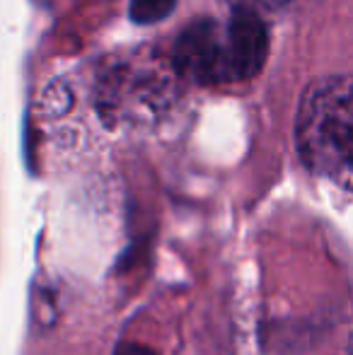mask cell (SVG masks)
I'll list each match as a JSON object with an SVG mask.
<instances>
[{
  "label": "cell",
  "instance_id": "cell-3",
  "mask_svg": "<svg viewBox=\"0 0 353 355\" xmlns=\"http://www.w3.org/2000/svg\"><path fill=\"white\" fill-rule=\"evenodd\" d=\"M177 0H128V15L136 24H155L170 17Z\"/></svg>",
  "mask_w": 353,
  "mask_h": 355
},
{
  "label": "cell",
  "instance_id": "cell-4",
  "mask_svg": "<svg viewBox=\"0 0 353 355\" xmlns=\"http://www.w3.org/2000/svg\"><path fill=\"white\" fill-rule=\"evenodd\" d=\"M235 5V10H252V12L259 15V10H278V8H286L291 5L293 0H230Z\"/></svg>",
  "mask_w": 353,
  "mask_h": 355
},
{
  "label": "cell",
  "instance_id": "cell-5",
  "mask_svg": "<svg viewBox=\"0 0 353 355\" xmlns=\"http://www.w3.org/2000/svg\"><path fill=\"white\" fill-rule=\"evenodd\" d=\"M114 355H157V353L148 346H141V343H121Z\"/></svg>",
  "mask_w": 353,
  "mask_h": 355
},
{
  "label": "cell",
  "instance_id": "cell-1",
  "mask_svg": "<svg viewBox=\"0 0 353 355\" xmlns=\"http://www.w3.org/2000/svg\"><path fill=\"white\" fill-rule=\"evenodd\" d=\"M268 58V29L252 10L230 15L227 22L201 17L175 44V68L198 85L242 83L261 73Z\"/></svg>",
  "mask_w": 353,
  "mask_h": 355
},
{
  "label": "cell",
  "instance_id": "cell-2",
  "mask_svg": "<svg viewBox=\"0 0 353 355\" xmlns=\"http://www.w3.org/2000/svg\"><path fill=\"white\" fill-rule=\"evenodd\" d=\"M353 89L349 75H327L302 92L295 116V148L312 174L351 189Z\"/></svg>",
  "mask_w": 353,
  "mask_h": 355
}]
</instances>
